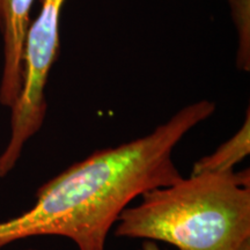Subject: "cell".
I'll use <instances>...</instances> for the list:
<instances>
[{
	"mask_svg": "<svg viewBox=\"0 0 250 250\" xmlns=\"http://www.w3.org/2000/svg\"><path fill=\"white\" fill-rule=\"evenodd\" d=\"M215 111L212 101L188 104L147 136L103 148L43 184L30 210L0 223V248L31 236L71 240L78 250H105L118 217L133 199L182 179L173 151Z\"/></svg>",
	"mask_w": 250,
	"mask_h": 250,
	"instance_id": "1",
	"label": "cell"
},
{
	"mask_svg": "<svg viewBox=\"0 0 250 250\" xmlns=\"http://www.w3.org/2000/svg\"><path fill=\"white\" fill-rule=\"evenodd\" d=\"M140 197L118 217L116 236L177 250H237L250 239L249 169L190 175Z\"/></svg>",
	"mask_w": 250,
	"mask_h": 250,
	"instance_id": "2",
	"label": "cell"
},
{
	"mask_svg": "<svg viewBox=\"0 0 250 250\" xmlns=\"http://www.w3.org/2000/svg\"><path fill=\"white\" fill-rule=\"evenodd\" d=\"M66 0H42L28 28L23 49V81L11 116V137L0 155V177L17 165L26 143L42 127L46 114L45 86L61 46V15Z\"/></svg>",
	"mask_w": 250,
	"mask_h": 250,
	"instance_id": "3",
	"label": "cell"
},
{
	"mask_svg": "<svg viewBox=\"0 0 250 250\" xmlns=\"http://www.w3.org/2000/svg\"><path fill=\"white\" fill-rule=\"evenodd\" d=\"M35 0H0V33L4 48V65L0 81V103L13 108L23 81V49L30 11Z\"/></svg>",
	"mask_w": 250,
	"mask_h": 250,
	"instance_id": "4",
	"label": "cell"
},
{
	"mask_svg": "<svg viewBox=\"0 0 250 250\" xmlns=\"http://www.w3.org/2000/svg\"><path fill=\"white\" fill-rule=\"evenodd\" d=\"M250 152V111L247 110L246 120L232 138L220 145L212 154L199 159L193 165L191 175L221 173L233 170L234 166L242 161Z\"/></svg>",
	"mask_w": 250,
	"mask_h": 250,
	"instance_id": "5",
	"label": "cell"
},
{
	"mask_svg": "<svg viewBox=\"0 0 250 250\" xmlns=\"http://www.w3.org/2000/svg\"><path fill=\"white\" fill-rule=\"evenodd\" d=\"M237 33L236 67L250 72V0H226Z\"/></svg>",
	"mask_w": 250,
	"mask_h": 250,
	"instance_id": "6",
	"label": "cell"
},
{
	"mask_svg": "<svg viewBox=\"0 0 250 250\" xmlns=\"http://www.w3.org/2000/svg\"><path fill=\"white\" fill-rule=\"evenodd\" d=\"M140 250H161L160 247L156 245V242L153 241H144Z\"/></svg>",
	"mask_w": 250,
	"mask_h": 250,
	"instance_id": "7",
	"label": "cell"
},
{
	"mask_svg": "<svg viewBox=\"0 0 250 250\" xmlns=\"http://www.w3.org/2000/svg\"><path fill=\"white\" fill-rule=\"evenodd\" d=\"M237 250H250V239L243 242L242 245L237 248Z\"/></svg>",
	"mask_w": 250,
	"mask_h": 250,
	"instance_id": "8",
	"label": "cell"
},
{
	"mask_svg": "<svg viewBox=\"0 0 250 250\" xmlns=\"http://www.w3.org/2000/svg\"><path fill=\"white\" fill-rule=\"evenodd\" d=\"M27 250H37V249H27Z\"/></svg>",
	"mask_w": 250,
	"mask_h": 250,
	"instance_id": "9",
	"label": "cell"
}]
</instances>
